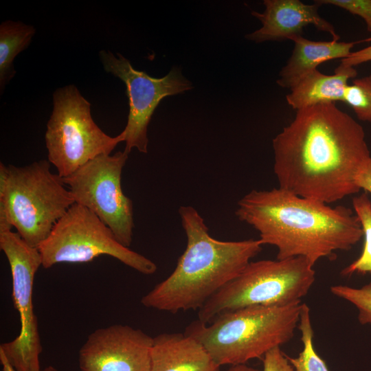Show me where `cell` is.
Instances as JSON below:
<instances>
[{"label":"cell","mask_w":371,"mask_h":371,"mask_svg":"<svg viewBox=\"0 0 371 371\" xmlns=\"http://www.w3.org/2000/svg\"><path fill=\"white\" fill-rule=\"evenodd\" d=\"M272 143L278 188L326 204L359 192L356 177L371 157L365 132L335 103L297 110Z\"/></svg>","instance_id":"obj_1"},{"label":"cell","mask_w":371,"mask_h":371,"mask_svg":"<svg viewBox=\"0 0 371 371\" xmlns=\"http://www.w3.org/2000/svg\"><path fill=\"white\" fill-rule=\"evenodd\" d=\"M354 212L274 188L245 194L235 214L259 233L263 245L276 247L278 260L302 257L314 266L337 251L350 250L363 237Z\"/></svg>","instance_id":"obj_2"},{"label":"cell","mask_w":371,"mask_h":371,"mask_svg":"<svg viewBox=\"0 0 371 371\" xmlns=\"http://www.w3.org/2000/svg\"><path fill=\"white\" fill-rule=\"evenodd\" d=\"M179 214L187 245L172 273L143 296L147 308L176 313L199 310L235 279L262 249L259 239L219 240L212 237L204 219L192 206Z\"/></svg>","instance_id":"obj_3"},{"label":"cell","mask_w":371,"mask_h":371,"mask_svg":"<svg viewBox=\"0 0 371 371\" xmlns=\"http://www.w3.org/2000/svg\"><path fill=\"white\" fill-rule=\"evenodd\" d=\"M302 303L247 306L196 320L185 333L199 341L221 366L246 364L289 341L298 326Z\"/></svg>","instance_id":"obj_4"},{"label":"cell","mask_w":371,"mask_h":371,"mask_svg":"<svg viewBox=\"0 0 371 371\" xmlns=\"http://www.w3.org/2000/svg\"><path fill=\"white\" fill-rule=\"evenodd\" d=\"M47 160L18 167L0 164V211H8L13 227L31 247L47 238L57 222L76 203L62 177Z\"/></svg>","instance_id":"obj_5"},{"label":"cell","mask_w":371,"mask_h":371,"mask_svg":"<svg viewBox=\"0 0 371 371\" xmlns=\"http://www.w3.org/2000/svg\"><path fill=\"white\" fill-rule=\"evenodd\" d=\"M315 280L304 258L251 261L235 279L199 310L198 320L208 324L218 315L247 306H283L301 302Z\"/></svg>","instance_id":"obj_6"},{"label":"cell","mask_w":371,"mask_h":371,"mask_svg":"<svg viewBox=\"0 0 371 371\" xmlns=\"http://www.w3.org/2000/svg\"><path fill=\"white\" fill-rule=\"evenodd\" d=\"M49 162L62 178L102 155H110L125 142V133L111 137L93 121L91 104L75 85L56 89L45 135Z\"/></svg>","instance_id":"obj_7"},{"label":"cell","mask_w":371,"mask_h":371,"mask_svg":"<svg viewBox=\"0 0 371 371\" xmlns=\"http://www.w3.org/2000/svg\"><path fill=\"white\" fill-rule=\"evenodd\" d=\"M42 267L84 263L102 255L113 257L144 275L157 269L154 262L122 245L111 229L93 212L74 203L38 247Z\"/></svg>","instance_id":"obj_8"},{"label":"cell","mask_w":371,"mask_h":371,"mask_svg":"<svg viewBox=\"0 0 371 371\" xmlns=\"http://www.w3.org/2000/svg\"><path fill=\"white\" fill-rule=\"evenodd\" d=\"M128 158L124 150L113 155H102L62 178L76 203L93 212L126 247L131 245L135 226L133 202L121 186Z\"/></svg>","instance_id":"obj_9"},{"label":"cell","mask_w":371,"mask_h":371,"mask_svg":"<svg viewBox=\"0 0 371 371\" xmlns=\"http://www.w3.org/2000/svg\"><path fill=\"white\" fill-rule=\"evenodd\" d=\"M0 249L11 271L12 298L19 313L21 330L13 340L0 346L15 371H40L43 348L34 313L32 293L36 273L42 266L38 248L30 246L17 232H0Z\"/></svg>","instance_id":"obj_10"},{"label":"cell","mask_w":371,"mask_h":371,"mask_svg":"<svg viewBox=\"0 0 371 371\" xmlns=\"http://www.w3.org/2000/svg\"><path fill=\"white\" fill-rule=\"evenodd\" d=\"M100 60L106 71L120 78L126 85L129 112L125 133L124 151L129 154L135 148L140 153L148 152V126L154 111L166 96L183 93L192 89L190 81L181 70L172 67L163 78L150 76L144 71L134 69L122 54L102 50Z\"/></svg>","instance_id":"obj_11"},{"label":"cell","mask_w":371,"mask_h":371,"mask_svg":"<svg viewBox=\"0 0 371 371\" xmlns=\"http://www.w3.org/2000/svg\"><path fill=\"white\" fill-rule=\"evenodd\" d=\"M153 337L128 325L91 333L78 352L80 371H149Z\"/></svg>","instance_id":"obj_12"},{"label":"cell","mask_w":371,"mask_h":371,"mask_svg":"<svg viewBox=\"0 0 371 371\" xmlns=\"http://www.w3.org/2000/svg\"><path fill=\"white\" fill-rule=\"evenodd\" d=\"M263 3L265 10L262 13L251 12L262 25L245 36L249 41L262 43L291 40L302 35L304 28L309 25L330 34L333 40L339 39L333 25L319 15L321 5L315 1L306 4L299 0H265Z\"/></svg>","instance_id":"obj_13"},{"label":"cell","mask_w":371,"mask_h":371,"mask_svg":"<svg viewBox=\"0 0 371 371\" xmlns=\"http://www.w3.org/2000/svg\"><path fill=\"white\" fill-rule=\"evenodd\" d=\"M149 371H221V366L192 337L164 333L153 337Z\"/></svg>","instance_id":"obj_14"},{"label":"cell","mask_w":371,"mask_h":371,"mask_svg":"<svg viewBox=\"0 0 371 371\" xmlns=\"http://www.w3.org/2000/svg\"><path fill=\"white\" fill-rule=\"evenodd\" d=\"M294 43V48L286 64L279 73L277 83L283 88L291 89L304 76L317 69V67L326 61L348 57L355 44L370 41L352 42L317 41L297 36L291 39Z\"/></svg>","instance_id":"obj_15"},{"label":"cell","mask_w":371,"mask_h":371,"mask_svg":"<svg viewBox=\"0 0 371 371\" xmlns=\"http://www.w3.org/2000/svg\"><path fill=\"white\" fill-rule=\"evenodd\" d=\"M357 75L352 67L340 65L333 75H326L318 69L304 76L286 95L287 103L299 110L319 104L342 101L348 81Z\"/></svg>","instance_id":"obj_16"},{"label":"cell","mask_w":371,"mask_h":371,"mask_svg":"<svg viewBox=\"0 0 371 371\" xmlns=\"http://www.w3.org/2000/svg\"><path fill=\"white\" fill-rule=\"evenodd\" d=\"M36 32L30 25L21 21H5L0 25V88L3 91L5 85L14 76L13 61L15 57L26 49Z\"/></svg>","instance_id":"obj_17"},{"label":"cell","mask_w":371,"mask_h":371,"mask_svg":"<svg viewBox=\"0 0 371 371\" xmlns=\"http://www.w3.org/2000/svg\"><path fill=\"white\" fill-rule=\"evenodd\" d=\"M297 327L301 334L302 350L296 357L287 356L295 371H330L325 361L315 349L310 308L304 303L302 304Z\"/></svg>","instance_id":"obj_18"},{"label":"cell","mask_w":371,"mask_h":371,"mask_svg":"<svg viewBox=\"0 0 371 371\" xmlns=\"http://www.w3.org/2000/svg\"><path fill=\"white\" fill-rule=\"evenodd\" d=\"M352 206L362 228L364 243L359 257L342 269L341 274L344 276L371 273V201L367 192L354 196Z\"/></svg>","instance_id":"obj_19"},{"label":"cell","mask_w":371,"mask_h":371,"mask_svg":"<svg viewBox=\"0 0 371 371\" xmlns=\"http://www.w3.org/2000/svg\"><path fill=\"white\" fill-rule=\"evenodd\" d=\"M343 102L352 109L359 120L371 122V74L348 85Z\"/></svg>","instance_id":"obj_20"},{"label":"cell","mask_w":371,"mask_h":371,"mask_svg":"<svg viewBox=\"0 0 371 371\" xmlns=\"http://www.w3.org/2000/svg\"><path fill=\"white\" fill-rule=\"evenodd\" d=\"M330 292L353 305L359 311V322L364 324H371V281L361 288H354L346 285H333Z\"/></svg>","instance_id":"obj_21"},{"label":"cell","mask_w":371,"mask_h":371,"mask_svg":"<svg viewBox=\"0 0 371 371\" xmlns=\"http://www.w3.org/2000/svg\"><path fill=\"white\" fill-rule=\"evenodd\" d=\"M320 4L332 5L344 9L352 14L357 15L365 21L367 29L371 32V0H316Z\"/></svg>","instance_id":"obj_22"},{"label":"cell","mask_w":371,"mask_h":371,"mask_svg":"<svg viewBox=\"0 0 371 371\" xmlns=\"http://www.w3.org/2000/svg\"><path fill=\"white\" fill-rule=\"evenodd\" d=\"M262 371H295L280 347H276L263 357Z\"/></svg>","instance_id":"obj_23"},{"label":"cell","mask_w":371,"mask_h":371,"mask_svg":"<svg viewBox=\"0 0 371 371\" xmlns=\"http://www.w3.org/2000/svg\"><path fill=\"white\" fill-rule=\"evenodd\" d=\"M368 61H371V45L357 52H352L348 57L341 60V64L354 67Z\"/></svg>","instance_id":"obj_24"},{"label":"cell","mask_w":371,"mask_h":371,"mask_svg":"<svg viewBox=\"0 0 371 371\" xmlns=\"http://www.w3.org/2000/svg\"><path fill=\"white\" fill-rule=\"evenodd\" d=\"M356 183L360 190L371 194V157L357 175Z\"/></svg>","instance_id":"obj_25"},{"label":"cell","mask_w":371,"mask_h":371,"mask_svg":"<svg viewBox=\"0 0 371 371\" xmlns=\"http://www.w3.org/2000/svg\"><path fill=\"white\" fill-rule=\"evenodd\" d=\"M0 361L3 367V371H15L11 364L9 363L3 352L0 350ZM40 371H58L56 368L52 366H49L43 369H41Z\"/></svg>","instance_id":"obj_26"},{"label":"cell","mask_w":371,"mask_h":371,"mask_svg":"<svg viewBox=\"0 0 371 371\" xmlns=\"http://www.w3.org/2000/svg\"><path fill=\"white\" fill-rule=\"evenodd\" d=\"M227 371H260V370L246 364L232 366Z\"/></svg>","instance_id":"obj_27"}]
</instances>
